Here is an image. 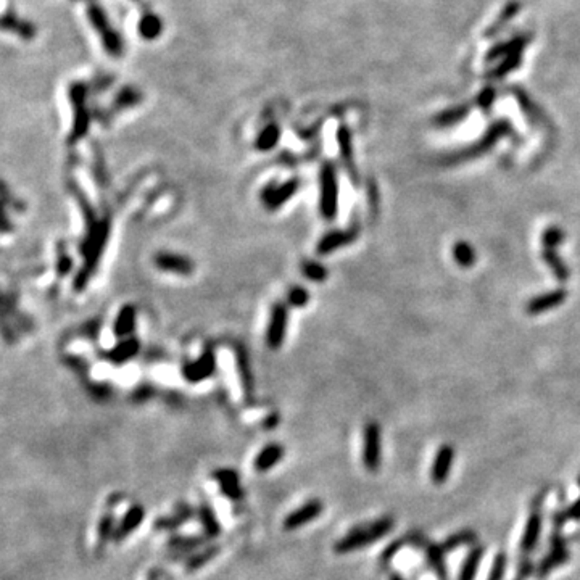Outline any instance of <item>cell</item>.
Listing matches in <instances>:
<instances>
[{
    "label": "cell",
    "mask_w": 580,
    "mask_h": 580,
    "mask_svg": "<svg viewBox=\"0 0 580 580\" xmlns=\"http://www.w3.org/2000/svg\"><path fill=\"white\" fill-rule=\"evenodd\" d=\"M392 580H403V579H400V577H393Z\"/></svg>",
    "instance_id": "cell-37"
},
{
    "label": "cell",
    "mask_w": 580,
    "mask_h": 580,
    "mask_svg": "<svg viewBox=\"0 0 580 580\" xmlns=\"http://www.w3.org/2000/svg\"><path fill=\"white\" fill-rule=\"evenodd\" d=\"M511 132H513L511 123H509L508 119H498V121H495L494 124H490V126L487 128L484 136H482L479 141H476V143H472V146L463 148V150H459L458 153H454L453 156H450L448 161L450 163H456V161L477 159V156L484 155V153L489 152L490 148H494L501 137H507Z\"/></svg>",
    "instance_id": "cell-1"
},
{
    "label": "cell",
    "mask_w": 580,
    "mask_h": 580,
    "mask_svg": "<svg viewBox=\"0 0 580 580\" xmlns=\"http://www.w3.org/2000/svg\"><path fill=\"white\" fill-rule=\"evenodd\" d=\"M392 526H393L392 519L384 518L378 522L369 524L368 527L356 529V531L350 533V535H347L345 538H343L342 542H338L337 551H350V550L360 548V546L373 544L374 540H378V538L384 537L387 532H391Z\"/></svg>",
    "instance_id": "cell-3"
},
{
    "label": "cell",
    "mask_w": 580,
    "mask_h": 580,
    "mask_svg": "<svg viewBox=\"0 0 580 580\" xmlns=\"http://www.w3.org/2000/svg\"><path fill=\"white\" fill-rule=\"evenodd\" d=\"M321 511H323V504L319 503V501H310V503H306L305 507L297 509L295 513H292L290 516L287 518L286 527L295 529V527L303 526V524L316 519Z\"/></svg>",
    "instance_id": "cell-15"
},
{
    "label": "cell",
    "mask_w": 580,
    "mask_h": 580,
    "mask_svg": "<svg viewBox=\"0 0 580 580\" xmlns=\"http://www.w3.org/2000/svg\"><path fill=\"white\" fill-rule=\"evenodd\" d=\"M239 366H240V375H242L245 388H247V391H250V388H252V379H250V371H248L247 358H244V356H239Z\"/></svg>",
    "instance_id": "cell-35"
},
{
    "label": "cell",
    "mask_w": 580,
    "mask_h": 580,
    "mask_svg": "<svg viewBox=\"0 0 580 580\" xmlns=\"http://www.w3.org/2000/svg\"><path fill=\"white\" fill-rule=\"evenodd\" d=\"M579 484H580V479H579Z\"/></svg>",
    "instance_id": "cell-38"
},
{
    "label": "cell",
    "mask_w": 580,
    "mask_h": 580,
    "mask_svg": "<svg viewBox=\"0 0 580 580\" xmlns=\"http://www.w3.org/2000/svg\"><path fill=\"white\" fill-rule=\"evenodd\" d=\"M504 566H507V556H504V553H500L495 558L494 566H491L489 580H503Z\"/></svg>",
    "instance_id": "cell-32"
},
{
    "label": "cell",
    "mask_w": 580,
    "mask_h": 580,
    "mask_svg": "<svg viewBox=\"0 0 580 580\" xmlns=\"http://www.w3.org/2000/svg\"><path fill=\"white\" fill-rule=\"evenodd\" d=\"M453 257H454V262H456L459 266L469 268L476 263V250L472 248V245L469 242L459 240V242L454 244V247H453Z\"/></svg>",
    "instance_id": "cell-22"
},
{
    "label": "cell",
    "mask_w": 580,
    "mask_h": 580,
    "mask_svg": "<svg viewBox=\"0 0 580 580\" xmlns=\"http://www.w3.org/2000/svg\"><path fill=\"white\" fill-rule=\"evenodd\" d=\"M215 356L211 351H207L197 361L184 366V378L190 382H200V380L210 378L215 371Z\"/></svg>",
    "instance_id": "cell-11"
},
{
    "label": "cell",
    "mask_w": 580,
    "mask_h": 580,
    "mask_svg": "<svg viewBox=\"0 0 580 580\" xmlns=\"http://www.w3.org/2000/svg\"><path fill=\"white\" fill-rule=\"evenodd\" d=\"M561 516H563V519H580V498L575 501L572 507L566 509Z\"/></svg>",
    "instance_id": "cell-36"
},
{
    "label": "cell",
    "mask_w": 580,
    "mask_h": 580,
    "mask_svg": "<svg viewBox=\"0 0 580 580\" xmlns=\"http://www.w3.org/2000/svg\"><path fill=\"white\" fill-rule=\"evenodd\" d=\"M363 461L369 471H378L380 464V428L378 422H369L364 429Z\"/></svg>",
    "instance_id": "cell-5"
},
{
    "label": "cell",
    "mask_w": 580,
    "mask_h": 580,
    "mask_svg": "<svg viewBox=\"0 0 580 580\" xmlns=\"http://www.w3.org/2000/svg\"><path fill=\"white\" fill-rule=\"evenodd\" d=\"M81 86H76L73 89V104H74V128H73V139H80L87 131V123L89 118L86 116L84 110V92Z\"/></svg>",
    "instance_id": "cell-14"
},
{
    "label": "cell",
    "mask_w": 580,
    "mask_h": 580,
    "mask_svg": "<svg viewBox=\"0 0 580 580\" xmlns=\"http://www.w3.org/2000/svg\"><path fill=\"white\" fill-rule=\"evenodd\" d=\"M472 540H474V533H472V532H461V533H458V535H454L453 538H450L447 544H445L443 548L445 550H454L456 546L469 544V542H472Z\"/></svg>",
    "instance_id": "cell-33"
},
{
    "label": "cell",
    "mask_w": 580,
    "mask_h": 580,
    "mask_svg": "<svg viewBox=\"0 0 580 580\" xmlns=\"http://www.w3.org/2000/svg\"><path fill=\"white\" fill-rule=\"evenodd\" d=\"M540 529H542L540 513H533L532 516L529 518L526 531H524V535H522V542H521L522 553H531V551L535 548L538 537H540Z\"/></svg>",
    "instance_id": "cell-17"
},
{
    "label": "cell",
    "mask_w": 580,
    "mask_h": 580,
    "mask_svg": "<svg viewBox=\"0 0 580 580\" xmlns=\"http://www.w3.org/2000/svg\"><path fill=\"white\" fill-rule=\"evenodd\" d=\"M338 139V150H340L342 161L345 165V170L351 174L353 181H356V173H355V161H353V146H351V134L348 131V128L342 126L337 132Z\"/></svg>",
    "instance_id": "cell-16"
},
{
    "label": "cell",
    "mask_w": 580,
    "mask_h": 580,
    "mask_svg": "<svg viewBox=\"0 0 580 580\" xmlns=\"http://www.w3.org/2000/svg\"><path fill=\"white\" fill-rule=\"evenodd\" d=\"M521 62H522V52L509 54L503 58V62H501L498 67L491 71V76H494L495 80H501V78H504L507 74L513 73L514 69H518L519 67H521Z\"/></svg>",
    "instance_id": "cell-26"
},
{
    "label": "cell",
    "mask_w": 580,
    "mask_h": 580,
    "mask_svg": "<svg viewBox=\"0 0 580 580\" xmlns=\"http://www.w3.org/2000/svg\"><path fill=\"white\" fill-rule=\"evenodd\" d=\"M281 456H282V448L279 447V445H268V447L258 454L257 461H255V467H257L258 471H266Z\"/></svg>",
    "instance_id": "cell-25"
},
{
    "label": "cell",
    "mask_w": 580,
    "mask_h": 580,
    "mask_svg": "<svg viewBox=\"0 0 580 580\" xmlns=\"http://www.w3.org/2000/svg\"><path fill=\"white\" fill-rule=\"evenodd\" d=\"M277 139H279V129H277L276 124H271V126H268L262 134H259V137L257 141V148H259L262 152L271 150V148L277 143Z\"/></svg>",
    "instance_id": "cell-28"
},
{
    "label": "cell",
    "mask_w": 580,
    "mask_h": 580,
    "mask_svg": "<svg viewBox=\"0 0 580 580\" xmlns=\"http://www.w3.org/2000/svg\"><path fill=\"white\" fill-rule=\"evenodd\" d=\"M137 351H139V342L136 340V338H128V340L121 342L119 345H116L113 350H111L110 358L113 363H124L126 360L132 358Z\"/></svg>",
    "instance_id": "cell-21"
},
{
    "label": "cell",
    "mask_w": 580,
    "mask_h": 580,
    "mask_svg": "<svg viewBox=\"0 0 580 580\" xmlns=\"http://www.w3.org/2000/svg\"><path fill=\"white\" fill-rule=\"evenodd\" d=\"M495 99H496V91L494 89V87L491 86L485 87V89L477 95V106H479L482 111H485V113H489V111L491 110V106H494L495 104Z\"/></svg>",
    "instance_id": "cell-31"
},
{
    "label": "cell",
    "mask_w": 580,
    "mask_h": 580,
    "mask_svg": "<svg viewBox=\"0 0 580 580\" xmlns=\"http://www.w3.org/2000/svg\"><path fill=\"white\" fill-rule=\"evenodd\" d=\"M319 211L326 220H334L338 213V179L332 163H324L319 178Z\"/></svg>",
    "instance_id": "cell-2"
},
{
    "label": "cell",
    "mask_w": 580,
    "mask_h": 580,
    "mask_svg": "<svg viewBox=\"0 0 580 580\" xmlns=\"http://www.w3.org/2000/svg\"><path fill=\"white\" fill-rule=\"evenodd\" d=\"M542 259L548 264L551 272H553L556 279L559 282H564L569 279L570 272H569V268L566 266V263L563 259L559 258L558 252H556V248H551V247H544V252H542Z\"/></svg>",
    "instance_id": "cell-19"
},
{
    "label": "cell",
    "mask_w": 580,
    "mask_h": 580,
    "mask_svg": "<svg viewBox=\"0 0 580 580\" xmlns=\"http://www.w3.org/2000/svg\"><path fill=\"white\" fill-rule=\"evenodd\" d=\"M471 111V106L467 105H458V106H452V108L442 111V113H439L437 116L434 118V124L439 128H450V126H454V124L464 121V119L467 118V115H469Z\"/></svg>",
    "instance_id": "cell-18"
},
{
    "label": "cell",
    "mask_w": 580,
    "mask_h": 580,
    "mask_svg": "<svg viewBox=\"0 0 580 580\" xmlns=\"http://www.w3.org/2000/svg\"><path fill=\"white\" fill-rule=\"evenodd\" d=\"M531 43V37L527 34H518L511 37V39L507 40V43L496 44L495 47H491L487 54V62H494V60L504 58L509 54L514 52H524V49L527 47V44Z\"/></svg>",
    "instance_id": "cell-13"
},
{
    "label": "cell",
    "mask_w": 580,
    "mask_h": 580,
    "mask_svg": "<svg viewBox=\"0 0 580 580\" xmlns=\"http://www.w3.org/2000/svg\"><path fill=\"white\" fill-rule=\"evenodd\" d=\"M566 299H568V292H566L564 289H555V290L545 292V294L535 295L533 299L527 301L526 312L529 314H532V316L546 313V312H550V310L556 308V306L563 305Z\"/></svg>",
    "instance_id": "cell-8"
},
{
    "label": "cell",
    "mask_w": 580,
    "mask_h": 580,
    "mask_svg": "<svg viewBox=\"0 0 580 580\" xmlns=\"http://www.w3.org/2000/svg\"><path fill=\"white\" fill-rule=\"evenodd\" d=\"M155 264L161 271L174 272L179 276H189L194 271V263L187 257L176 253H159L155 257Z\"/></svg>",
    "instance_id": "cell-9"
},
{
    "label": "cell",
    "mask_w": 580,
    "mask_h": 580,
    "mask_svg": "<svg viewBox=\"0 0 580 580\" xmlns=\"http://www.w3.org/2000/svg\"><path fill=\"white\" fill-rule=\"evenodd\" d=\"M519 10H521V3L519 2H509L507 7H504V10L501 12V15L498 16V20H496L491 27H489V31H487V34H496L501 27L507 25L508 21H511L514 16L518 15Z\"/></svg>",
    "instance_id": "cell-27"
},
{
    "label": "cell",
    "mask_w": 580,
    "mask_h": 580,
    "mask_svg": "<svg viewBox=\"0 0 580 580\" xmlns=\"http://www.w3.org/2000/svg\"><path fill=\"white\" fill-rule=\"evenodd\" d=\"M308 300H310V295L303 287H295V289H292V292L289 294V301L294 306H303L308 303Z\"/></svg>",
    "instance_id": "cell-34"
},
{
    "label": "cell",
    "mask_w": 580,
    "mask_h": 580,
    "mask_svg": "<svg viewBox=\"0 0 580 580\" xmlns=\"http://www.w3.org/2000/svg\"><path fill=\"white\" fill-rule=\"evenodd\" d=\"M454 459V450L450 445H443V447L439 448L437 454H435L434 464H432V476L434 484H443L445 480L448 479L450 471H452V464Z\"/></svg>",
    "instance_id": "cell-12"
},
{
    "label": "cell",
    "mask_w": 580,
    "mask_h": 580,
    "mask_svg": "<svg viewBox=\"0 0 580 580\" xmlns=\"http://www.w3.org/2000/svg\"><path fill=\"white\" fill-rule=\"evenodd\" d=\"M297 189H299V181L295 179L287 181V183L281 185L269 184L268 187L263 190L262 198L264 205H266L269 210H277L281 205H284L286 202H289L290 198L294 197Z\"/></svg>",
    "instance_id": "cell-7"
},
{
    "label": "cell",
    "mask_w": 580,
    "mask_h": 580,
    "mask_svg": "<svg viewBox=\"0 0 580 580\" xmlns=\"http://www.w3.org/2000/svg\"><path fill=\"white\" fill-rule=\"evenodd\" d=\"M106 237H108V222H102V224L92 232V235L86 244V264L84 268H82L81 276L76 279V287H80V289L84 287L89 276L94 272L97 263H99V258L102 257V253H104Z\"/></svg>",
    "instance_id": "cell-4"
},
{
    "label": "cell",
    "mask_w": 580,
    "mask_h": 580,
    "mask_svg": "<svg viewBox=\"0 0 580 580\" xmlns=\"http://www.w3.org/2000/svg\"><path fill=\"white\" fill-rule=\"evenodd\" d=\"M564 232L558 226H551L544 232V237H542V242H544V247H551L558 248V245L563 242Z\"/></svg>",
    "instance_id": "cell-30"
},
{
    "label": "cell",
    "mask_w": 580,
    "mask_h": 580,
    "mask_svg": "<svg viewBox=\"0 0 580 580\" xmlns=\"http://www.w3.org/2000/svg\"><path fill=\"white\" fill-rule=\"evenodd\" d=\"M287 321H289V313L284 305L277 303L275 305L271 312V319H269V326L266 332V342L271 348H279L286 338L287 332Z\"/></svg>",
    "instance_id": "cell-6"
},
{
    "label": "cell",
    "mask_w": 580,
    "mask_h": 580,
    "mask_svg": "<svg viewBox=\"0 0 580 580\" xmlns=\"http://www.w3.org/2000/svg\"><path fill=\"white\" fill-rule=\"evenodd\" d=\"M568 559V551L564 550V546L561 544H553V550H551V553L546 556V558L542 561L540 566H538V572L540 574H548L551 569L556 568V566L564 563V561Z\"/></svg>",
    "instance_id": "cell-23"
},
{
    "label": "cell",
    "mask_w": 580,
    "mask_h": 580,
    "mask_svg": "<svg viewBox=\"0 0 580 580\" xmlns=\"http://www.w3.org/2000/svg\"><path fill=\"white\" fill-rule=\"evenodd\" d=\"M482 553H484V550H482L480 546H477V548L471 551L469 556H467L466 561H464L458 580H474L477 569H479L480 559H482Z\"/></svg>",
    "instance_id": "cell-24"
},
{
    "label": "cell",
    "mask_w": 580,
    "mask_h": 580,
    "mask_svg": "<svg viewBox=\"0 0 580 580\" xmlns=\"http://www.w3.org/2000/svg\"><path fill=\"white\" fill-rule=\"evenodd\" d=\"M356 239L355 229H345V231H331L327 232L318 244V253L327 255L332 253L334 250H338L345 245L351 244Z\"/></svg>",
    "instance_id": "cell-10"
},
{
    "label": "cell",
    "mask_w": 580,
    "mask_h": 580,
    "mask_svg": "<svg viewBox=\"0 0 580 580\" xmlns=\"http://www.w3.org/2000/svg\"><path fill=\"white\" fill-rule=\"evenodd\" d=\"M134 327H136V310L131 305L123 306L121 312L116 316L115 334L118 337H126L129 334H132Z\"/></svg>",
    "instance_id": "cell-20"
},
{
    "label": "cell",
    "mask_w": 580,
    "mask_h": 580,
    "mask_svg": "<svg viewBox=\"0 0 580 580\" xmlns=\"http://www.w3.org/2000/svg\"><path fill=\"white\" fill-rule=\"evenodd\" d=\"M303 275L308 277L310 281L321 282L327 277V269L316 262H306L303 264Z\"/></svg>",
    "instance_id": "cell-29"
}]
</instances>
